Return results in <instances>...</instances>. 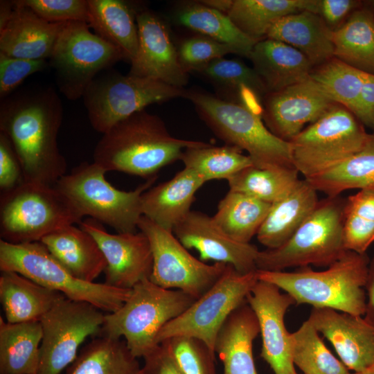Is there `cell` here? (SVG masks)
Wrapping results in <instances>:
<instances>
[{"mask_svg": "<svg viewBox=\"0 0 374 374\" xmlns=\"http://www.w3.org/2000/svg\"><path fill=\"white\" fill-rule=\"evenodd\" d=\"M204 183L195 171L184 168L172 179L152 186L143 193V215L172 231L191 211L195 195Z\"/></svg>", "mask_w": 374, "mask_h": 374, "instance_id": "23", "label": "cell"}, {"mask_svg": "<svg viewBox=\"0 0 374 374\" xmlns=\"http://www.w3.org/2000/svg\"><path fill=\"white\" fill-rule=\"evenodd\" d=\"M46 60H28L0 53V97L4 99L29 75L43 71Z\"/></svg>", "mask_w": 374, "mask_h": 374, "instance_id": "47", "label": "cell"}, {"mask_svg": "<svg viewBox=\"0 0 374 374\" xmlns=\"http://www.w3.org/2000/svg\"><path fill=\"white\" fill-rule=\"evenodd\" d=\"M24 181L21 164L8 137L0 132V190H11Z\"/></svg>", "mask_w": 374, "mask_h": 374, "instance_id": "48", "label": "cell"}, {"mask_svg": "<svg viewBox=\"0 0 374 374\" xmlns=\"http://www.w3.org/2000/svg\"><path fill=\"white\" fill-rule=\"evenodd\" d=\"M105 315L95 305L66 296L39 320L42 339L37 374H60L72 364L82 343L100 332Z\"/></svg>", "mask_w": 374, "mask_h": 374, "instance_id": "15", "label": "cell"}, {"mask_svg": "<svg viewBox=\"0 0 374 374\" xmlns=\"http://www.w3.org/2000/svg\"><path fill=\"white\" fill-rule=\"evenodd\" d=\"M363 3L357 0H318L317 14L332 30L340 27Z\"/></svg>", "mask_w": 374, "mask_h": 374, "instance_id": "49", "label": "cell"}, {"mask_svg": "<svg viewBox=\"0 0 374 374\" xmlns=\"http://www.w3.org/2000/svg\"><path fill=\"white\" fill-rule=\"evenodd\" d=\"M258 280L257 270L243 274L227 265L224 274L207 292L163 327L157 343L186 336L202 341L214 351L222 325L237 308L247 301Z\"/></svg>", "mask_w": 374, "mask_h": 374, "instance_id": "12", "label": "cell"}, {"mask_svg": "<svg viewBox=\"0 0 374 374\" xmlns=\"http://www.w3.org/2000/svg\"><path fill=\"white\" fill-rule=\"evenodd\" d=\"M374 130V74L365 73L357 109L355 115Z\"/></svg>", "mask_w": 374, "mask_h": 374, "instance_id": "51", "label": "cell"}, {"mask_svg": "<svg viewBox=\"0 0 374 374\" xmlns=\"http://www.w3.org/2000/svg\"><path fill=\"white\" fill-rule=\"evenodd\" d=\"M36 15L50 23L88 20V0H21Z\"/></svg>", "mask_w": 374, "mask_h": 374, "instance_id": "46", "label": "cell"}, {"mask_svg": "<svg viewBox=\"0 0 374 374\" xmlns=\"http://www.w3.org/2000/svg\"><path fill=\"white\" fill-rule=\"evenodd\" d=\"M66 374H143L125 341L102 335L88 344Z\"/></svg>", "mask_w": 374, "mask_h": 374, "instance_id": "37", "label": "cell"}, {"mask_svg": "<svg viewBox=\"0 0 374 374\" xmlns=\"http://www.w3.org/2000/svg\"><path fill=\"white\" fill-rule=\"evenodd\" d=\"M184 98L194 105L201 119L219 139L246 151L254 166L294 168L290 142L275 136L261 116L197 89H185Z\"/></svg>", "mask_w": 374, "mask_h": 374, "instance_id": "4", "label": "cell"}, {"mask_svg": "<svg viewBox=\"0 0 374 374\" xmlns=\"http://www.w3.org/2000/svg\"><path fill=\"white\" fill-rule=\"evenodd\" d=\"M0 270L17 272L69 299L89 303L109 313L120 308L132 291L78 279L41 242L12 244L0 240Z\"/></svg>", "mask_w": 374, "mask_h": 374, "instance_id": "9", "label": "cell"}, {"mask_svg": "<svg viewBox=\"0 0 374 374\" xmlns=\"http://www.w3.org/2000/svg\"><path fill=\"white\" fill-rule=\"evenodd\" d=\"M79 224L94 238L105 256V284L132 289L140 281L150 279L153 258L149 240L143 232L112 234L103 224L90 217Z\"/></svg>", "mask_w": 374, "mask_h": 374, "instance_id": "16", "label": "cell"}, {"mask_svg": "<svg viewBox=\"0 0 374 374\" xmlns=\"http://www.w3.org/2000/svg\"><path fill=\"white\" fill-rule=\"evenodd\" d=\"M143 359V374H183L166 341Z\"/></svg>", "mask_w": 374, "mask_h": 374, "instance_id": "50", "label": "cell"}, {"mask_svg": "<svg viewBox=\"0 0 374 374\" xmlns=\"http://www.w3.org/2000/svg\"><path fill=\"white\" fill-rule=\"evenodd\" d=\"M138 229L148 238L153 258L150 280L166 289L181 290L195 299L207 292L222 276L227 265L206 264L190 254L172 231L144 215Z\"/></svg>", "mask_w": 374, "mask_h": 374, "instance_id": "14", "label": "cell"}, {"mask_svg": "<svg viewBox=\"0 0 374 374\" xmlns=\"http://www.w3.org/2000/svg\"><path fill=\"white\" fill-rule=\"evenodd\" d=\"M317 191L306 180H301L283 197L271 204L258 230V242L267 249L286 242L317 207Z\"/></svg>", "mask_w": 374, "mask_h": 374, "instance_id": "25", "label": "cell"}, {"mask_svg": "<svg viewBox=\"0 0 374 374\" xmlns=\"http://www.w3.org/2000/svg\"><path fill=\"white\" fill-rule=\"evenodd\" d=\"M12 2L10 15L0 24V53L28 60L50 58L64 23L48 22L21 0Z\"/></svg>", "mask_w": 374, "mask_h": 374, "instance_id": "22", "label": "cell"}, {"mask_svg": "<svg viewBox=\"0 0 374 374\" xmlns=\"http://www.w3.org/2000/svg\"><path fill=\"white\" fill-rule=\"evenodd\" d=\"M298 374V373H297Z\"/></svg>", "mask_w": 374, "mask_h": 374, "instance_id": "56", "label": "cell"}, {"mask_svg": "<svg viewBox=\"0 0 374 374\" xmlns=\"http://www.w3.org/2000/svg\"><path fill=\"white\" fill-rule=\"evenodd\" d=\"M318 0H233L228 17L245 35L259 42L281 18L302 11L317 14Z\"/></svg>", "mask_w": 374, "mask_h": 374, "instance_id": "33", "label": "cell"}, {"mask_svg": "<svg viewBox=\"0 0 374 374\" xmlns=\"http://www.w3.org/2000/svg\"><path fill=\"white\" fill-rule=\"evenodd\" d=\"M369 262L366 253L346 251L323 271L306 266L294 271L257 270V276L258 280L272 283L290 294L296 304L363 316Z\"/></svg>", "mask_w": 374, "mask_h": 374, "instance_id": "3", "label": "cell"}, {"mask_svg": "<svg viewBox=\"0 0 374 374\" xmlns=\"http://www.w3.org/2000/svg\"><path fill=\"white\" fill-rule=\"evenodd\" d=\"M249 58L268 93L306 80L314 68L296 48L268 38L255 44Z\"/></svg>", "mask_w": 374, "mask_h": 374, "instance_id": "27", "label": "cell"}, {"mask_svg": "<svg viewBox=\"0 0 374 374\" xmlns=\"http://www.w3.org/2000/svg\"><path fill=\"white\" fill-rule=\"evenodd\" d=\"M62 118V101L51 87L21 91L1 101L0 132L12 145L24 181L54 186L66 174L57 145Z\"/></svg>", "mask_w": 374, "mask_h": 374, "instance_id": "1", "label": "cell"}, {"mask_svg": "<svg viewBox=\"0 0 374 374\" xmlns=\"http://www.w3.org/2000/svg\"><path fill=\"white\" fill-rule=\"evenodd\" d=\"M306 179L327 197L339 196L350 189L374 191V132L364 146L338 166Z\"/></svg>", "mask_w": 374, "mask_h": 374, "instance_id": "35", "label": "cell"}, {"mask_svg": "<svg viewBox=\"0 0 374 374\" xmlns=\"http://www.w3.org/2000/svg\"><path fill=\"white\" fill-rule=\"evenodd\" d=\"M172 232L187 249L198 251L203 262L229 265L243 274L257 270V247L232 239L204 213L191 211Z\"/></svg>", "mask_w": 374, "mask_h": 374, "instance_id": "20", "label": "cell"}, {"mask_svg": "<svg viewBox=\"0 0 374 374\" xmlns=\"http://www.w3.org/2000/svg\"><path fill=\"white\" fill-rule=\"evenodd\" d=\"M368 135L350 111L335 104L289 141L293 165L305 179L311 178L358 152Z\"/></svg>", "mask_w": 374, "mask_h": 374, "instance_id": "10", "label": "cell"}, {"mask_svg": "<svg viewBox=\"0 0 374 374\" xmlns=\"http://www.w3.org/2000/svg\"><path fill=\"white\" fill-rule=\"evenodd\" d=\"M175 20L181 26L231 46L237 55L248 58L258 42L242 32L227 15L201 1L181 6L175 12Z\"/></svg>", "mask_w": 374, "mask_h": 374, "instance_id": "34", "label": "cell"}, {"mask_svg": "<svg viewBox=\"0 0 374 374\" xmlns=\"http://www.w3.org/2000/svg\"><path fill=\"white\" fill-rule=\"evenodd\" d=\"M177 53L181 64L188 73L197 72L209 62L227 54H237L231 46L204 35L186 39L179 44Z\"/></svg>", "mask_w": 374, "mask_h": 374, "instance_id": "45", "label": "cell"}, {"mask_svg": "<svg viewBox=\"0 0 374 374\" xmlns=\"http://www.w3.org/2000/svg\"><path fill=\"white\" fill-rule=\"evenodd\" d=\"M345 200L339 195L319 201L286 242L259 251L257 270L280 271L310 265L329 267L339 260L348 251L343 234Z\"/></svg>", "mask_w": 374, "mask_h": 374, "instance_id": "7", "label": "cell"}, {"mask_svg": "<svg viewBox=\"0 0 374 374\" xmlns=\"http://www.w3.org/2000/svg\"><path fill=\"white\" fill-rule=\"evenodd\" d=\"M308 320L331 343L349 371L374 367V326L364 317L313 308Z\"/></svg>", "mask_w": 374, "mask_h": 374, "instance_id": "21", "label": "cell"}, {"mask_svg": "<svg viewBox=\"0 0 374 374\" xmlns=\"http://www.w3.org/2000/svg\"><path fill=\"white\" fill-rule=\"evenodd\" d=\"M42 328L39 321L10 323L0 317V374H37Z\"/></svg>", "mask_w": 374, "mask_h": 374, "instance_id": "32", "label": "cell"}, {"mask_svg": "<svg viewBox=\"0 0 374 374\" xmlns=\"http://www.w3.org/2000/svg\"><path fill=\"white\" fill-rule=\"evenodd\" d=\"M136 20L139 48L129 73L183 89L188 82V72L180 63L163 21L148 10H138Z\"/></svg>", "mask_w": 374, "mask_h": 374, "instance_id": "19", "label": "cell"}, {"mask_svg": "<svg viewBox=\"0 0 374 374\" xmlns=\"http://www.w3.org/2000/svg\"><path fill=\"white\" fill-rule=\"evenodd\" d=\"M247 302L258 321L261 357L274 374H297L292 357L291 333L285 324V314L296 304L294 299L287 293H281L275 285L258 280Z\"/></svg>", "mask_w": 374, "mask_h": 374, "instance_id": "17", "label": "cell"}, {"mask_svg": "<svg viewBox=\"0 0 374 374\" xmlns=\"http://www.w3.org/2000/svg\"><path fill=\"white\" fill-rule=\"evenodd\" d=\"M299 174L294 168H260L252 166L227 181L231 190L272 204L294 188L299 181Z\"/></svg>", "mask_w": 374, "mask_h": 374, "instance_id": "39", "label": "cell"}, {"mask_svg": "<svg viewBox=\"0 0 374 374\" xmlns=\"http://www.w3.org/2000/svg\"><path fill=\"white\" fill-rule=\"evenodd\" d=\"M364 74L333 57L313 68L310 78L331 100L355 115Z\"/></svg>", "mask_w": 374, "mask_h": 374, "instance_id": "40", "label": "cell"}, {"mask_svg": "<svg viewBox=\"0 0 374 374\" xmlns=\"http://www.w3.org/2000/svg\"><path fill=\"white\" fill-rule=\"evenodd\" d=\"M202 3L205 4L206 6L211 7L213 9H215L217 10H219L223 13L227 14L229 12L232 2V0H207V1H202Z\"/></svg>", "mask_w": 374, "mask_h": 374, "instance_id": "53", "label": "cell"}, {"mask_svg": "<svg viewBox=\"0 0 374 374\" xmlns=\"http://www.w3.org/2000/svg\"><path fill=\"white\" fill-rule=\"evenodd\" d=\"M374 12V0L366 1Z\"/></svg>", "mask_w": 374, "mask_h": 374, "instance_id": "55", "label": "cell"}, {"mask_svg": "<svg viewBox=\"0 0 374 374\" xmlns=\"http://www.w3.org/2000/svg\"><path fill=\"white\" fill-rule=\"evenodd\" d=\"M107 172L95 162H82L62 176L54 185L64 194L81 215L89 216L118 233H134L143 216L141 196L157 176L136 189L118 190L106 179Z\"/></svg>", "mask_w": 374, "mask_h": 374, "instance_id": "8", "label": "cell"}, {"mask_svg": "<svg viewBox=\"0 0 374 374\" xmlns=\"http://www.w3.org/2000/svg\"><path fill=\"white\" fill-rule=\"evenodd\" d=\"M184 92L157 80L112 72L96 77L82 98L91 125L104 134L148 105L184 98Z\"/></svg>", "mask_w": 374, "mask_h": 374, "instance_id": "11", "label": "cell"}, {"mask_svg": "<svg viewBox=\"0 0 374 374\" xmlns=\"http://www.w3.org/2000/svg\"><path fill=\"white\" fill-rule=\"evenodd\" d=\"M364 289L366 294V306L364 316L374 326V257L369 262Z\"/></svg>", "mask_w": 374, "mask_h": 374, "instance_id": "52", "label": "cell"}, {"mask_svg": "<svg viewBox=\"0 0 374 374\" xmlns=\"http://www.w3.org/2000/svg\"><path fill=\"white\" fill-rule=\"evenodd\" d=\"M344 243L346 250L365 253L374 242V191L362 190L345 200Z\"/></svg>", "mask_w": 374, "mask_h": 374, "instance_id": "43", "label": "cell"}, {"mask_svg": "<svg viewBox=\"0 0 374 374\" xmlns=\"http://www.w3.org/2000/svg\"><path fill=\"white\" fill-rule=\"evenodd\" d=\"M240 148L226 144L213 146L209 143L184 150L180 160L184 168L199 175L205 182L213 179H226L253 166L251 159Z\"/></svg>", "mask_w": 374, "mask_h": 374, "instance_id": "38", "label": "cell"}, {"mask_svg": "<svg viewBox=\"0 0 374 374\" xmlns=\"http://www.w3.org/2000/svg\"><path fill=\"white\" fill-rule=\"evenodd\" d=\"M332 40L335 57L374 74V12L367 1L332 32Z\"/></svg>", "mask_w": 374, "mask_h": 374, "instance_id": "31", "label": "cell"}, {"mask_svg": "<svg viewBox=\"0 0 374 374\" xmlns=\"http://www.w3.org/2000/svg\"><path fill=\"white\" fill-rule=\"evenodd\" d=\"M332 32L319 15L302 11L277 21L269 28L266 38L292 46L314 67L334 57Z\"/></svg>", "mask_w": 374, "mask_h": 374, "instance_id": "28", "label": "cell"}, {"mask_svg": "<svg viewBox=\"0 0 374 374\" xmlns=\"http://www.w3.org/2000/svg\"><path fill=\"white\" fill-rule=\"evenodd\" d=\"M137 12L125 1L88 0L87 24L130 62L139 48Z\"/></svg>", "mask_w": 374, "mask_h": 374, "instance_id": "30", "label": "cell"}, {"mask_svg": "<svg viewBox=\"0 0 374 374\" xmlns=\"http://www.w3.org/2000/svg\"><path fill=\"white\" fill-rule=\"evenodd\" d=\"M40 242L78 279L93 283L105 271L107 261L96 240L75 224L49 234Z\"/></svg>", "mask_w": 374, "mask_h": 374, "instance_id": "26", "label": "cell"}, {"mask_svg": "<svg viewBox=\"0 0 374 374\" xmlns=\"http://www.w3.org/2000/svg\"><path fill=\"white\" fill-rule=\"evenodd\" d=\"M83 216L55 186L24 181L1 193V240L12 244L40 242Z\"/></svg>", "mask_w": 374, "mask_h": 374, "instance_id": "6", "label": "cell"}, {"mask_svg": "<svg viewBox=\"0 0 374 374\" xmlns=\"http://www.w3.org/2000/svg\"><path fill=\"white\" fill-rule=\"evenodd\" d=\"M259 333L257 317L246 301L230 314L216 337L214 351L224 374H258L253 344Z\"/></svg>", "mask_w": 374, "mask_h": 374, "instance_id": "24", "label": "cell"}, {"mask_svg": "<svg viewBox=\"0 0 374 374\" xmlns=\"http://www.w3.org/2000/svg\"><path fill=\"white\" fill-rule=\"evenodd\" d=\"M123 59L116 47L83 21L64 23L49 58L60 92L72 100L83 97L97 74Z\"/></svg>", "mask_w": 374, "mask_h": 374, "instance_id": "13", "label": "cell"}, {"mask_svg": "<svg viewBox=\"0 0 374 374\" xmlns=\"http://www.w3.org/2000/svg\"><path fill=\"white\" fill-rule=\"evenodd\" d=\"M197 72L215 86L220 98L229 102L238 104L240 93L247 89L253 90L262 100L268 93L255 70L240 60L218 58Z\"/></svg>", "mask_w": 374, "mask_h": 374, "instance_id": "42", "label": "cell"}, {"mask_svg": "<svg viewBox=\"0 0 374 374\" xmlns=\"http://www.w3.org/2000/svg\"><path fill=\"white\" fill-rule=\"evenodd\" d=\"M163 341L183 374H217L215 353L202 341L177 336Z\"/></svg>", "mask_w": 374, "mask_h": 374, "instance_id": "44", "label": "cell"}, {"mask_svg": "<svg viewBox=\"0 0 374 374\" xmlns=\"http://www.w3.org/2000/svg\"><path fill=\"white\" fill-rule=\"evenodd\" d=\"M348 374H374V367L359 372L349 373Z\"/></svg>", "mask_w": 374, "mask_h": 374, "instance_id": "54", "label": "cell"}, {"mask_svg": "<svg viewBox=\"0 0 374 374\" xmlns=\"http://www.w3.org/2000/svg\"><path fill=\"white\" fill-rule=\"evenodd\" d=\"M206 144L173 136L160 117L143 110L103 134L93 151V162L106 172L118 171L148 179L180 160L184 150Z\"/></svg>", "mask_w": 374, "mask_h": 374, "instance_id": "2", "label": "cell"}, {"mask_svg": "<svg viewBox=\"0 0 374 374\" xmlns=\"http://www.w3.org/2000/svg\"><path fill=\"white\" fill-rule=\"evenodd\" d=\"M319 333L308 319L291 333L294 366L303 374H348L349 370L329 350Z\"/></svg>", "mask_w": 374, "mask_h": 374, "instance_id": "41", "label": "cell"}, {"mask_svg": "<svg viewBox=\"0 0 374 374\" xmlns=\"http://www.w3.org/2000/svg\"><path fill=\"white\" fill-rule=\"evenodd\" d=\"M271 204L229 190L220 200L213 220L232 239L250 243L265 220Z\"/></svg>", "mask_w": 374, "mask_h": 374, "instance_id": "36", "label": "cell"}, {"mask_svg": "<svg viewBox=\"0 0 374 374\" xmlns=\"http://www.w3.org/2000/svg\"><path fill=\"white\" fill-rule=\"evenodd\" d=\"M196 299L178 290L160 287L150 279L135 285L120 308L105 317L100 332L114 339L123 337L132 353L145 357L159 344V332Z\"/></svg>", "mask_w": 374, "mask_h": 374, "instance_id": "5", "label": "cell"}, {"mask_svg": "<svg viewBox=\"0 0 374 374\" xmlns=\"http://www.w3.org/2000/svg\"><path fill=\"white\" fill-rule=\"evenodd\" d=\"M335 104L309 78L267 93L262 99V119L275 136L289 142Z\"/></svg>", "mask_w": 374, "mask_h": 374, "instance_id": "18", "label": "cell"}, {"mask_svg": "<svg viewBox=\"0 0 374 374\" xmlns=\"http://www.w3.org/2000/svg\"><path fill=\"white\" fill-rule=\"evenodd\" d=\"M64 296L17 272L1 273L0 301L8 323L39 321Z\"/></svg>", "mask_w": 374, "mask_h": 374, "instance_id": "29", "label": "cell"}]
</instances>
